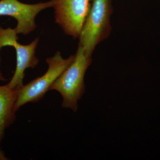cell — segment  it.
<instances>
[{
    "label": "cell",
    "mask_w": 160,
    "mask_h": 160,
    "mask_svg": "<svg viewBox=\"0 0 160 160\" xmlns=\"http://www.w3.org/2000/svg\"><path fill=\"white\" fill-rule=\"evenodd\" d=\"M74 61L51 85L49 90L59 92L62 98L61 106L76 112L78 102L86 91L84 77L92 63V57L86 55L78 44Z\"/></svg>",
    "instance_id": "obj_1"
},
{
    "label": "cell",
    "mask_w": 160,
    "mask_h": 160,
    "mask_svg": "<svg viewBox=\"0 0 160 160\" xmlns=\"http://www.w3.org/2000/svg\"><path fill=\"white\" fill-rule=\"evenodd\" d=\"M92 3L79 38L86 55L92 57L96 47L109 36L113 12L112 0H92Z\"/></svg>",
    "instance_id": "obj_2"
},
{
    "label": "cell",
    "mask_w": 160,
    "mask_h": 160,
    "mask_svg": "<svg viewBox=\"0 0 160 160\" xmlns=\"http://www.w3.org/2000/svg\"><path fill=\"white\" fill-rule=\"evenodd\" d=\"M75 56V54L72 55L64 59L61 52L58 51L52 57L46 58L48 69L46 73L24 85L18 90L14 111L16 112L20 107L26 103L37 102L42 99L51 85L74 61Z\"/></svg>",
    "instance_id": "obj_3"
},
{
    "label": "cell",
    "mask_w": 160,
    "mask_h": 160,
    "mask_svg": "<svg viewBox=\"0 0 160 160\" xmlns=\"http://www.w3.org/2000/svg\"><path fill=\"white\" fill-rule=\"evenodd\" d=\"M17 34L14 29L10 27L3 29L0 26V52L2 47L10 46L14 47L16 52V68L8 84L11 88L19 89L24 86L23 81L26 69H34L38 64L39 60L35 54L39 39L37 38L29 45H21L18 42ZM1 62L0 56V66Z\"/></svg>",
    "instance_id": "obj_4"
},
{
    "label": "cell",
    "mask_w": 160,
    "mask_h": 160,
    "mask_svg": "<svg viewBox=\"0 0 160 160\" xmlns=\"http://www.w3.org/2000/svg\"><path fill=\"white\" fill-rule=\"evenodd\" d=\"M92 0H56V23L66 34L74 39L79 37L91 7Z\"/></svg>",
    "instance_id": "obj_5"
},
{
    "label": "cell",
    "mask_w": 160,
    "mask_h": 160,
    "mask_svg": "<svg viewBox=\"0 0 160 160\" xmlns=\"http://www.w3.org/2000/svg\"><path fill=\"white\" fill-rule=\"evenodd\" d=\"M56 0L35 4H27L18 0H1L0 16H8L17 21L15 30L17 34H29L36 28L35 19L42 10L53 7Z\"/></svg>",
    "instance_id": "obj_6"
},
{
    "label": "cell",
    "mask_w": 160,
    "mask_h": 160,
    "mask_svg": "<svg viewBox=\"0 0 160 160\" xmlns=\"http://www.w3.org/2000/svg\"><path fill=\"white\" fill-rule=\"evenodd\" d=\"M18 90L11 88L8 84L0 86V142L5 137L6 129L16 119L14 107Z\"/></svg>",
    "instance_id": "obj_7"
},
{
    "label": "cell",
    "mask_w": 160,
    "mask_h": 160,
    "mask_svg": "<svg viewBox=\"0 0 160 160\" xmlns=\"http://www.w3.org/2000/svg\"><path fill=\"white\" fill-rule=\"evenodd\" d=\"M9 160L8 158H7L5 155L4 152L0 148V160Z\"/></svg>",
    "instance_id": "obj_8"
},
{
    "label": "cell",
    "mask_w": 160,
    "mask_h": 160,
    "mask_svg": "<svg viewBox=\"0 0 160 160\" xmlns=\"http://www.w3.org/2000/svg\"><path fill=\"white\" fill-rule=\"evenodd\" d=\"M6 81V79L4 77V76H3L2 74V72H1V71H0V81H2V82H5V81Z\"/></svg>",
    "instance_id": "obj_9"
}]
</instances>
